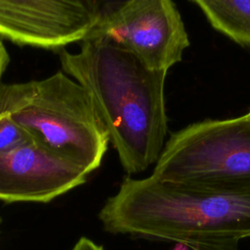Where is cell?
I'll return each instance as SVG.
<instances>
[{
    "instance_id": "obj_1",
    "label": "cell",
    "mask_w": 250,
    "mask_h": 250,
    "mask_svg": "<svg viewBox=\"0 0 250 250\" xmlns=\"http://www.w3.org/2000/svg\"><path fill=\"white\" fill-rule=\"evenodd\" d=\"M60 62L89 94L124 171L135 175L155 164L168 131L167 72L147 68L104 39H86L77 52L62 50Z\"/></svg>"
},
{
    "instance_id": "obj_2",
    "label": "cell",
    "mask_w": 250,
    "mask_h": 250,
    "mask_svg": "<svg viewBox=\"0 0 250 250\" xmlns=\"http://www.w3.org/2000/svg\"><path fill=\"white\" fill-rule=\"evenodd\" d=\"M105 230L193 245L250 237V184L126 177L99 213Z\"/></svg>"
},
{
    "instance_id": "obj_3",
    "label": "cell",
    "mask_w": 250,
    "mask_h": 250,
    "mask_svg": "<svg viewBox=\"0 0 250 250\" xmlns=\"http://www.w3.org/2000/svg\"><path fill=\"white\" fill-rule=\"evenodd\" d=\"M7 112L35 142L82 164L100 167L109 137L87 91L62 70L38 80L1 83L0 113Z\"/></svg>"
},
{
    "instance_id": "obj_4",
    "label": "cell",
    "mask_w": 250,
    "mask_h": 250,
    "mask_svg": "<svg viewBox=\"0 0 250 250\" xmlns=\"http://www.w3.org/2000/svg\"><path fill=\"white\" fill-rule=\"evenodd\" d=\"M151 175L169 182L250 184V117L206 119L175 132Z\"/></svg>"
},
{
    "instance_id": "obj_5",
    "label": "cell",
    "mask_w": 250,
    "mask_h": 250,
    "mask_svg": "<svg viewBox=\"0 0 250 250\" xmlns=\"http://www.w3.org/2000/svg\"><path fill=\"white\" fill-rule=\"evenodd\" d=\"M86 39L106 40L147 68L165 72L182 61L189 46L182 16L171 0L102 3L99 19Z\"/></svg>"
},
{
    "instance_id": "obj_6",
    "label": "cell",
    "mask_w": 250,
    "mask_h": 250,
    "mask_svg": "<svg viewBox=\"0 0 250 250\" xmlns=\"http://www.w3.org/2000/svg\"><path fill=\"white\" fill-rule=\"evenodd\" d=\"M101 6L90 0H0V37L21 46L63 49L88 37Z\"/></svg>"
},
{
    "instance_id": "obj_7",
    "label": "cell",
    "mask_w": 250,
    "mask_h": 250,
    "mask_svg": "<svg viewBox=\"0 0 250 250\" xmlns=\"http://www.w3.org/2000/svg\"><path fill=\"white\" fill-rule=\"evenodd\" d=\"M90 174L78 161L34 141L0 154V200L47 203L83 185Z\"/></svg>"
},
{
    "instance_id": "obj_8",
    "label": "cell",
    "mask_w": 250,
    "mask_h": 250,
    "mask_svg": "<svg viewBox=\"0 0 250 250\" xmlns=\"http://www.w3.org/2000/svg\"><path fill=\"white\" fill-rule=\"evenodd\" d=\"M210 24L250 50V0H194Z\"/></svg>"
},
{
    "instance_id": "obj_9",
    "label": "cell",
    "mask_w": 250,
    "mask_h": 250,
    "mask_svg": "<svg viewBox=\"0 0 250 250\" xmlns=\"http://www.w3.org/2000/svg\"><path fill=\"white\" fill-rule=\"evenodd\" d=\"M32 142H34L32 136L9 113H0V154L14 151Z\"/></svg>"
},
{
    "instance_id": "obj_10",
    "label": "cell",
    "mask_w": 250,
    "mask_h": 250,
    "mask_svg": "<svg viewBox=\"0 0 250 250\" xmlns=\"http://www.w3.org/2000/svg\"><path fill=\"white\" fill-rule=\"evenodd\" d=\"M193 250H238L237 241H217L207 242L190 247Z\"/></svg>"
},
{
    "instance_id": "obj_11",
    "label": "cell",
    "mask_w": 250,
    "mask_h": 250,
    "mask_svg": "<svg viewBox=\"0 0 250 250\" xmlns=\"http://www.w3.org/2000/svg\"><path fill=\"white\" fill-rule=\"evenodd\" d=\"M71 250H104L102 246L96 244L87 237H81Z\"/></svg>"
},
{
    "instance_id": "obj_12",
    "label": "cell",
    "mask_w": 250,
    "mask_h": 250,
    "mask_svg": "<svg viewBox=\"0 0 250 250\" xmlns=\"http://www.w3.org/2000/svg\"><path fill=\"white\" fill-rule=\"evenodd\" d=\"M10 62V56L9 53L4 46L3 42L0 40V85H1V80L4 75V72Z\"/></svg>"
},
{
    "instance_id": "obj_13",
    "label": "cell",
    "mask_w": 250,
    "mask_h": 250,
    "mask_svg": "<svg viewBox=\"0 0 250 250\" xmlns=\"http://www.w3.org/2000/svg\"><path fill=\"white\" fill-rule=\"evenodd\" d=\"M172 250H193V249H191L190 247H188L184 243H176V245Z\"/></svg>"
},
{
    "instance_id": "obj_14",
    "label": "cell",
    "mask_w": 250,
    "mask_h": 250,
    "mask_svg": "<svg viewBox=\"0 0 250 250\" xmlns=\"http://www.w3.org/2000/svg\"><path fill=\"white\" fill-rule=\"evenodd\" d=\"M247 114H248V116H249V117H250V111H249V112H248V113H247Z\"/></svg>"
}]
</instances>
